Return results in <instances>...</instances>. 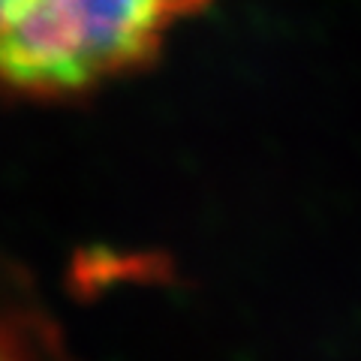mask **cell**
<instances>
[{"instance_id": "1", "label": "cell", "mask_w": 361, "mask_h": 361, "mask_svg": "<svg viewBox=\"0 0 361 361\" xmlns=\"http://www.w3.org/2000/svg\"><path fill=\"white\" fill-rule=\"evenodd\" d=\"M208 0H0V82L75 90L145 61Z\"/></svg>"}]
</instances>
